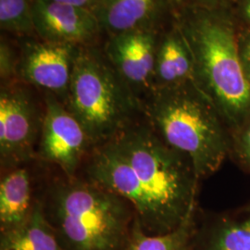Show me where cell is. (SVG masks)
I'll list each match as a JSON object with an SVG mask.
<instances>
[{"mask_svg": "<svg viewBox=\"0 0 250 250\" xmlns=\"http://www.w3.org/2000/svg\"><path fill=\"white\" fill-rule=\"evenodd\" d=\"M87 157L86 180L126 200L146 233L172 232L194 213L198 177L192 162L146 120L128 125Z\"/></svg>", "mask_w": 250, "mask_h": 250, "instance_id": "1", "label": "cell"}, {"mask_svg": "<svg viewBox=\"0 0 250 250\" xmlns=\"http://www.w3.org/2000/svg\"><path fill=\"white\" fill-rule=\"evenodd\" d=\"M175 23L194 63V82L224 122L239 129L250 120V83L239 55L242 26L226 0L175 10Z\"/></svg>", "mask_w": 250, "mask_h": 250, "instance_id": "2", "label": "cell"}, {"mask_svg": "<svg viewBox=\"0 0 250 250\" xmlns=\"http://www.w3.org/2000/svg\"><path fill=\"white\" fill-rule=\"evenodd\" d=\"M142 111L156 134L188 157L198 179L220 168L228 150L225 122L194 81L154 88Z\"/></svg>", "mask_w": 250, "mask_h": 250, "instance_id": "3", "label": "cell"}, {"mask_svg": "<svg viewBox=\"0 0 250 250\" xmlns=\"http://www.w3.org/2000/svg\"><path fill=\"white\" fill-rule=\"evenodd\" d=\"M42 206L66 250H123L134 224L123 197L77 177L53 183Z\"/></svg>", "mask_w": 250, "mask_h": 250, "instance_id": "4", "label": "cell"}, {"mask_svg": "<svg viewBox=\"0 0 250 250\" xmlns=\"http://www.w3.org/2000/svg\"><path fill=\"white\" fill-rule=\"evenodd\" d=\"M65 106L89 136L93 148L107 142L143 113L142 102L107 60L104 50L80 46Z\"/></svg>", "mask_w": 250, "mask_h": 250, "instance_id": "5", "label": "cell"}, {"mask_svg": "<svg viewBox=\"0 0 250 250\" xmlns=\"http://www.w3.org/2000/svg\"><path fill=\"white\" fill-rule=\"evenodd\" d=\"M43 113L18 81L3 83L0 92V160L6 170L21 167L37 154Z\"/></svg>", "mask_w": 250, "mask_h": 250, "instance_id": "6", "label": "cell"}, {"mask_svg": "<svg viewBox=\"0 0 250 250\" xmlns=\"http://www.w3.org/2000/svg\"><path fill=\"white\" fill-rule=\"evenodd\" d=\"M93 149L89 136L62 101L45 93L43 119L37 155L53 163L66 177H76V171Z\"/></svg>", "mask_w": 250, "mask_h": 250, "instance_id": "7", "label": "cell"}, {"mask_svg": "<svg viewBox=\"0 0 250 250\" xmlns=\"http://www.w3.org/2000/svg\"><path fill=\"white\" fill-rule=\"evenodd\" d=\"M80 46L26 40L19 55L18 79L65 103Z\"/></svg>", "mask_w": 250, "mask_h": 250, "instance_id": "8", "label": "cell"}, {"mask_svg": "<svg viewBox=\"0 0 250 250\" xmlns=\"http://www.w3.org/2000/svg\"><path fill=\"white\" fill-rule=\"evenodd\" d=\"M160 37L156 29H141L109 36L104 53L142 102L151 92Z\"/></svg>", "mask_w": 250, "mask_h": 250, "instance_id": "9", "label": "cell"}, {"mask_svg": "<svg viewBox=\"0 0 250 250\" xmlns=\"http://www.w3.org/2000/svg\"><path fill=\"white\" fill-rule=\"evenodd\" d=\"M36 36L45 42L75 46L94 45L102 28L95 13L54 0H33Z\"/></svg>", "mask_w": 250, "mask_h": 250, "instance_id": "10", "label": "cell"}, {"mask_svg": "<svg viewBox=\"0 0 250 250\" xmlns=\"http://www.w3.org/2000/svg\"><path fill=\"white\" fill-rule=\"evenodd\" d=\"M169 0H100L94 13L109 36L156 29Z\"/></svg>", "mask_w": 250, "mask_h": 250, "instance_id": "11", "label": "cell"}, {"mask_svg": "<svg viewBox=\"0 0 250 250\" xmlns=\"http://www.w3.org/2000/svg\"><path fill=\"white\" fill-rule=\"evenodd\" d=\"M188 81H194L193 59L184 36L174 22L170 31L159 41L153 89Z\"/></svg>", "mask_w": 250, "mask_h": 250, "instance_id": "12", "label": "cell"}, {"mask_svg": "<svg viewBox=\"0 0 250 250\" xmlns=\"http://www.w3.org/2000/svg\"><path fill=\"white\" fill-rule=\"evenodd\" d=\"M35 205L28 170L21 166L9 170L0 183L1 232L15 229L24 224Z\"/></svg>", "mask_w": 250, "mask_h": 250, "instance_id": "13", "label": "cell"}, {"mask_svg": "<svg viewBox=\"0 0 250 250\" xmlns=\"http://www.w3.org/2000/svg\"><path fill=\"white\" fill-rule=\"evenodd\" d=\"M0 250H66L45 217L42 202H36L26 222L1 232Z\"/></svg>", "mask_w": 250, "mask_h": 250, "instance_id": "14", "label": "cell"}, {"mask_svg": "<svg viewBox=\"0 0 250 250\" xmlns=\"http://www.w3.org/2000/svg\"><path fill=\"white\" fill-rule=\"evenodd\" d=\"M195 237L194 213L172 232L148 234L134 220L123 250H193Z\"/></svg>", "mask_w": 250, "mask_h": 250, "instance_id": "15", "label": "cell"}, {"mask_svg": "<svg viewBox=\"0 0 250 250\" xmlns=\"http://www.w3.org/2000/svg\"><path fill=\"white\" fill-rule=\"evenodd\" d=\"M198 250H250V211L215 224L202 236Z\"/></svg>", "mask_w": 250, "mask_h": 250, "instance_id": "16", "label": "cell"}, {"mask_svg": "<svg viewBox=\"0 0 250 250\" xmlns=\"http://www.w3.org/2000/svg\"><path fill=\"white\" fill-rule=\"evenodd\" d=\"M32 6L31 0H0L1 29L18 36L36 34Z\"/></svg>", "mask_w": 250, "mask_h": 250, "instance_id": "17", "label": "cell"}, {"mask_svg": "<svg viewBox=\"0 0 250 250\" xmlns=\"http://www.w3.org/2000/svg\"><path fill=\"white\" fill-rule=\"evenodd\" d=\"M19 56L5 40L0 45V75L2 84L18 79Z\"/></svg>", "mask_w": 250, "mask_h": 250, "instance_id": "18", "label": "cell"}, {"mask_svg": "<svg viewBox=\"0 0 250 250\" xmlns=\"http://www.w3.org/2000/svg\"><path fill=\"white\" fill-rule=\"evenodd\" d=\"M238 130L236 149L243 161L250 167V120Z\"/></svg>", "mask_w": 250, "mask_h": 250, "instance_id": "19", "label": "cell"}, {"mask_svg": "<svg viewBox=\"0 0 250 250\" xmlns=\"http://www.w3.org/2000/svg\"><path fill=\"white\" fill-rule=\"evenodd\" d=\"M239 55L244 72L250 83V26L241 29L239 36Z\"/></svg>", "mask_w": 250, "mask_h": 250, "instance_id": "20", "label": "cell"}, {"mask_svg": "<svg viewBox=\"0 0 250 250\" xmlns=\"http://www.w3.org/2000/svg\"><path fill=\"white\" fill-rule=\"evenodd\" d=\"M169 1H170V6L174 9V10H178V9H189V8L210 5L222 0H169Z\"/></svg>", "mask_w": 250, "mask_h": 250, "instance_id": "21", "label": "cell"}, {"mask_svg": "<svg viewBox=\"0 0 250 250\" xmlns=\"http://www.w3.org/2000/svg\"><path fill=\"white\" fill-rule=\"evenodd\" d=\"M235 13L239 21H243L246 26H250V0H238Z\"/></svg>", "mask_w": 250, "mask_h": 250, "instance_id": "22", "label": "cell"}, {"mask_svg": "<svg viewBox=\"0 0 250 250\" xmlns=\"http://www.w3.org/2000/svg\"><path fill=\"white\" fill-rule=\"evenodd\" d=\"M54 1L94 11V9H96L100 0H54Z\"/></svg>", "mask_w": 250, "mask_h": 250, "instance_id": "23", "label": "cell"}]
</instances>
